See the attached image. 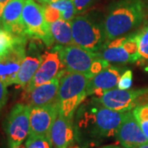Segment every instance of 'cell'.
Segmentation results:
<instances>
[{
	"label": "cell",
	"instance_id": "5bb4252c",
	"mask_svg": "<svg viewBox=\"0 0 148 148\" xmlns=\"http://www.w3.org/2000/svg\"><path fill=\"white\" fill-rule=\"evenodd\" d=\"M122 69L115 66H108L89 80L86 89L87 96L100 98L109 90L117 88L122 75Z\"/></svg>",
	"mask_w": 148,
	"mask_h": 148
},
{
	"label": "cell",
	"instance_id": "836d02e7",
	"mask_svg": "<svg viewBox=\"0 0 148 148\" xmlns=\"http://www.w3.org/2000/svg\"><path fill=\"white\" fill-rule=\"evenodd\" d=\"M145 6H146V11H147L148 12V0H147V3H145Z\"/></svg>",
	"mask_w": 148,
	"mask_h": 148
},
{
	"label": "cell",
	"instance_id": "5b68a950",
	"mask_svg": "<svg viewBox=\"0 0 148 148\" xmlns=\"http://www.w3.org/2000/svg\"><path fill=\"white\" fill-rule=\"evenodd\" d=\"M60 58L69 73L84 74L90 78L110 64L101 58L99 53H93L77 45H57Z\"/></svg>",
	"mask_w": 148,
	"mask_h": 148
},
{
	"label": "cell",
	"instance_id": "e0dca14e",
	"mask_svg": "<svg viewBox=\"0 0 148 148\" xmlns=\"http://www.w3.org/2000/svg\"><path fill=\"white\" fill-rule=\"evenodd\" d=\"M53 148H69L75 138L73 119L58 113L49 133Z\"/></svg>",
	"mask_w": 148,
	"mask_h": 148
},
{
	"label": "cell",
	"instance_id": "44dd1931",
	"mask_svg": "<svg viewBox=\"0 0 148 148\" xmlns=\"http://www.w3.org/2000/svg\"><path fill=\"white\" fill-rule=\"evenodd\" d=\"M30 38H22L17 37L12 33L8 32L3 27L0 28V54L3 53L7 50H8L16 43L20 42L21 40H28Z\"/></svg>",
	"mask_w": 148,
	"mask_h": 148
},
{
	"label": "cell",
	"instance_id": "8fae6325",
	"mask_svg": "<svg viewBox=\"0 0 148 148\" xmlns=\"http://www.w3.org/2000/svg\"><path fill=\"white\" fill-rule=\"evenodd\" d=\"M28 40L16 43L0 54V80L7 86L15 84L21 63L27 54Z\"/></svg>",
	"mask_w": 148,
	"mask_h": 148
},
{
	"label": "cell",
	"instance_id": "7c38bea8",
	"mask_svg": "<svg viewBox=\"0 0 148 148\" xmlns=\"http://www.w3.org/2000/svg\"><path fill=\"white\" fill-rule=\"evenodd\" d=\"M114 138L124 148H137L148 143L147 138L138 124L132 111L124 113Z\"/></svg>",
	"mask_w": 148,
	"mask_h": 148
},
{
	"label": "cell",
	"instance_id": "9a60e30c",
	"mask_svg": "<svg viewBox=\"0 0 148 148\" xmlns=\"http://www.w3.org/2000/svg\"><path fill=\"white\" fill-rule=\"evenodd\" d=\"M58 113L59 106L58 103L50 106L32 107L29 135L49 136L50 128L58 116Z\"/></svg>",
	"mask_w": 148,
	"mask_h": 148
},
{
	"label": "cell",
	"instance_id": "3957f363",
	"mask_svg": "<svg viewBox=\"0 0 148 148\" xmlns=\"http://www.w3.org/2000/svg\"><path fill=\"white\" fill-rule=\"evenodd\" d=\"M75 45L87 51L99 53L107 43L104 19L94 15H80L71 21Z\"/></svg>",
	"mask_w": 148,
	"mask_h": 148
},
{
	"label": "cell",
	"instance_id": "277c9868",
	"mask_svg": "<svg viewBox=\"0 0 148 148\" xmlns=\"http://www.w3.org/2000/svg\"><path fill=\"white\" fill-rule=\"evenodd\" d=\"M90 79L84 74L69 72L60 77L58 104L59 113L63 116L73 119L77 109L87 96L86 89Z\"/></svg>",
	"mask_w": 148,
	"mask_h": 148
},
{
	"label": "cell",
	"instance_id": "8992f818",
	"mask_svg": "<svg viewBox=\"0 0 148 148\" xmlns=\"http://www.w3.org/2000/svg\"><path fill=\"white\" fill-rule=\"evenodd\" d=\"M22 21L30 38L37 39L47 46L53 45L54 40L43 6L34 0H26L22 11Z\"/></svg>",
	"mask_w": 148,
	"mask_h": 148
},
{
	"label": "cell",
	"instance_id": "ac0fdd59",
	"mask_svg": "<svg viewBox=\"0 0 148 148\" xmlns=\"http://www.w3.org/2000/svg\"><path fill=\"white\" fill-rule=\"evenodd\" d=\"M41 60L42 54L38 51L36 46L31 43L29 48L27 49V54L21 63L15 84L25 90L36 73Z\"/></svg>",
	"mask_w": 148,
	"mask_h": 148
},
{
	"label": "cell",
	"instance_id": "9c48e42d",
	"mask_svg": "<svg viewBox=\"0 0 148 148\" xmlns=\"http://www.w3.org/2000/svg\"><path fill=\"white\" fill-rule=\"evenodd\" d=\"M32 107L25 103H17L12 108L4 123L10 148L22 144L30 134V115Z\"/></svg>",
	"mask_w": 148,
	"mask_h": 148
},
{
	"label": "cell",
	"instance_id": "f546056e",
	"mask_svg": "<svg viewBox=\"0 0 148 148\" xmlns=\"http://www.w3.org/2000/svg\"><path fill=\"white\" fill-rule=\"evenodd\" d=\"M99 148H124L121 147H119V146H114V145H106V146H104V147H101Z\"/></svg>",
	"mask_w": 148,
	"mask_h": 148
},
{
	"label": "cell",
	"instance_id": "d6986e66",
	"mask_svg": "<svg viewBox=\"0 0 148 148\" xmlns=\"http://www.w3.org/2000/svg\"><path fill=\"white\" fill-rule=\"evenodd\" d=\"M51 35L54 42L58 43V45L69 46L75 45L73 38L71 21L58 19L49 24Z\"/></svg>",
	"mask_w": 148,
	"mask_h": 148
},
{
	"label": "cell",
	"instance_id": "ffe728a7",
	"mask_svg": "<svg viewBox=\"0 0 148 148\" xmlns=\"http://www.w3.org/2000/svg\"><path fill=\"white\" fill-rule=\"evenodd\" d=\"M49 5L58 11L60 13L61 19L65 21H71L77 14L76 8L72 0H58Z\"/></svg>",
	"mask_w": 148,
	"mask_h": 148
},
{
	"label": "cell",
	"instance_id": "4316f807",
	"mask_svg": "<svg viewBox=\"0 0 148 148\" xmlns=\"http://www.w3.org/2000/svg\"><path fill=\"white\" fill-rule=\"evenodd\" d=\"M7 85L0 80V113L4 108L6 103L8 101V89H7Z\"/></svg>",
	"mask_w": 148,
	"mask_h": 148
},
{
	"label": "cell",
	"instance_id": "30bf717a",
	"mask_svg": "<svg viewBox=\"0 0 148 148\" xmlns=\"http://www.w3.org/2000/svg\"><path fill=\"white\" fill-rule=\"evenodd\" d=\"M66 72L68 71L65 69L56 45L43 53L41 64L25 90H30L55 78H60Z\"/></svg>",
	"mask_w": 148,
	"mask_h": 148
},
{
	"label": "cell",
	"instance_id": "ba28073f",
	"mask_svg": "<svg viewBox=\"0 0 148 148\" xmlns=\"http://www.w3.org/2000/svg\"><path fill=\"white\" fill-rule=\"evenodd\" d=\"M109 64H125L139 60L137 33L117 38L106 44L99 52Z\"/></svg>",
	"mask_w": 148,
	"mask_h": 148
},
{
	"label": "cell",
	"instance_id": "f1b7e54d",
	"mask_svg": "<svg viewBox=\"0 0 148 148\" xmlns=\"http://www.w3.org/2000/svg\"><path fill=\"white\" fill-rule=\"evenodd\" d=\"M3 7L0 5V28L3 27V21H2V16H3Z\"/></svg>",
	"mask_w": 148,
	"mask_h": 148
},
{
	"label": "cell",
	"instance_id": "4dcf8cb0",
	"mask_svg": "<svg viewBox=\"0 0 148 148\" xmlns=\"http://www.w3.org/2000/svg\"><path fill=\"white\" fill-rule=\"evenodd\" d=\"M10 1H12V0H0V5L4 8V6L8 4Z\"/></svg>",
	"mask_w": 148,
	"mask_h": 148
},
{
	"label": "cell",
	"instance_id": "cb8c5ba5",
	"mask_svg": "<svg viewBox=\"0 0 148 148\" xmlns=\"http://www.w3.org/2000/svg\"><path fill=\"white\" fill-rule=\"evenodd\" d=\"M132 113L148 140V104L135 108Z\"/></svg>",
	"mask_w": 148,
	"mask_h": 148
},
{
	"label": "cell",
	"instance_id": "603a6c76",
	"mask_svg": "<svg viewBox=\"0 0 148 148\" xmlns=\"http://www.w3.org/2000/svg\"><path fill=\"white\" fill-rule=\"evenodd\" d=\"M25 146L26 148H53L50 138L45 135H29Z\"/></svg>",
	"mask_w": 148,
	"mask_h": 148
},
{
	"label": "cell",
	"instance_id": "6da1fadb",
	"mask_svg": "<svg viewBox=\"0 0 148 148\" xmlns=\"http://www.w3.org/2000/svg\"><path fill=\"white\" fill-rule=\"evenodd\" d=\"M124 113L111 110L95 98L79 106L74 115L75 138L81 143H95L115 137Z\"/></svg>",
	"mask_w": 148,
	"mask_h": 148
},
{
	"label": "cell",
	"instance_id": "484cf974",
	"mask_svg": "<svg viewBox=\"0 0 148 148\" xmlns=\"http://www.w3.org/2000/svg\"><path fill=\"white\" fill-rule=\"evenodd\" d=\"M76 8L77 14L82 13L95 3L96 0H72Z\"/></svg>",
	"mask_w": 148,
	"mask_h": 148
},
{
	"label": "cell",
	"instance_id": "d4e9b609",
	"mask_svg": "<svg viewBox=\"0 0 148 148\" xmlns=\"http://www.w3.org/2000/svg\"><path fill=\"white\" fill-rule=\"evenodd\" d=\"M132 82V72L130 69L125 70L119 77L117 88L119 90H128Z\"/></svg>",
	"mask_w": 148,
	"mask_h": 148
},
{
	"label": "cell",
	"instance_id": "1f68e13d",
	"mask_svg": "<svg viewBox=\"0 0 148 148\" xmlns=\"http://www.w3.org/2000/svg\"><path fill=\"white\" fill-rule=\"evenodd\" d=\"M137 148H148V143H145V144H143V145H142V146H140V147H138Z\"/></svg>",
	"mask_w": 148,
	"mask_h": 148
},
{
	"label": "cell",
	"instance_id": "d6a6232c",
	"mask_svg": "<svg viewBox=\"0 0 148 148\" xmlns=\"http://www.w3.org/2000/svg\"><path fill=\"white\" fill-rule=\"evenodd\" d=\"M12 148H26V146H25V145H23V144H21V145L18 146V147H12Z\"/></svg>",
	"mask_w": 148,
	"mask_h": 148
},
{
	"label": "cell",
	"instance_id": "83f0119b",
	"mask_svg": "<svg viewBox=\"0 0 148 148\" xmlns=\"http://www.w3.org/2000/svg\"><path fill=\"white\" fill-rule=\"evenodd\" d=\"M38 1L41 2V3H44V4H50V3H54V2L58 1V0H38Z\"/></svg>",
	"mask_w": 148,
	"mask_h": 148
},
{
	"label": "cell",
	"instance_id": "2e32d148",
	"mask_svg": "<svg viewBox=\"0 0 148 148\" xmlns=\"http://www.w3.org/2000/svg\"><path fill=\"white\" fill-rule=\"evenodd\" d=\"M26 0H12L3 10V27L17 37L30 38L22 21V11Z\"/></svg>",
	"mask_w": 148,
	"mask_h": 148
},
{
	"label": "cell",
	"instance_id": "52a82bcc",
	"mask_svg": "<svg viewBox=\"0 0 148 148\" xmlns=\"http://www.w3.org/2000/svg\"><path fill=\"white\" fill-rule=\"evenodd\" d=\"M95 99L107 109L125 113L132 111L138 106L147 105L148 89L119 90L115 88Z\"/></svg>",
	"mask_w": 148,
	"mask_h": 148
},
{
	"label": "cell",
	"instance_id": "4fadbf2b",
	"mask_svg": "<svg viewBox=\"0 0 148 148\" xmlns=\"http://www.w3.org/2000/svg\"><path fill=\"white\" fill-rule=\"evenodd\" d=\"M59 81L60 78H55L30 90H24L22 103L31 107L50 106L58 103Z\"/></svg>",
	"mask_w": 148,
	"mask_h": 148
},
{
	"label": "cell",
	"instance_id": "7a4b0ae2",
	"mask_svg": "<svg viewBox=\"0 0 148 148\" xmlns=\"http://www.w3.org/2000/svg\"><path fill=\"white\" fill-rule=\"evenodd\" d=\"M145 15L146 6L143 0H114L104 18L108 40L124 36L138 28Z\"/></svg>",
	"mask_w": 148,
	"mask_h": 148
},
{
	"label": "cell",
	"instance_id": "7402d4cb",
	"mask_svg": "<svg viewBox=\"0 0 148 148\" xmlns=\"http://www.w3.org/2000/svg\"><path fill=\"white\" fill-rule=\"evenodd\" d=\"M139 60L148 61V25L137 33Z\"/></svg>",
	"mask_w": 148,
	"mask_h": 148
},
{
	"label": "cell",
	"instance_id": "e575fe53",
	"mask_svg": "<svg viewBox=\"0 0 148 148\" xmlns=\"http://www.w3.org/2000/svg\"><path fill=\"white\" fill-rule=\"evenodd\" d=\"M72 148H81V147H72Z\"/></svg>",
	"mask_w": 148,
	"mask_h": 148
}]
</instances>
